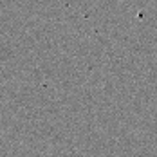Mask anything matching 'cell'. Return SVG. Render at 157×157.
<instances>
[]
</instances>
